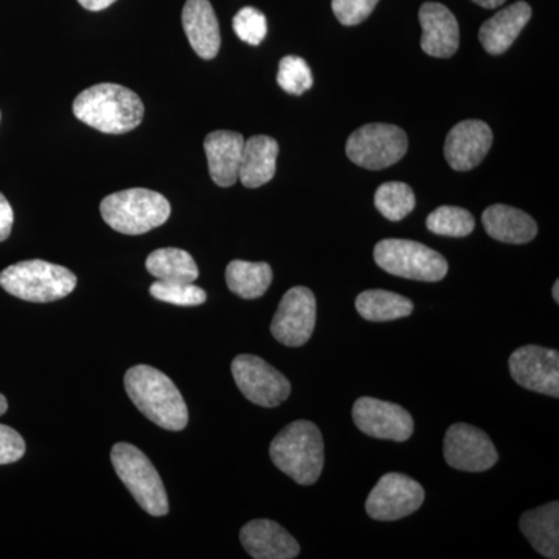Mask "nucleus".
Masks as SVG:
<instances>
[{
    "mask_svg": "<svg viewBox=\"0 0 559 559\" xmlns=\"http://www.w3.org/2000/svg\"><path fill=\"white\" fill-rule=\"evenodd\" d=\"M76 119L105 134H124L135 130L145 116L135 92L120 84L102 83L87 87L73 102Z\"/></svg>",
    "mask_w": 559,
    "mask_h": 559,
    "instance_id": "obj_1",
    "label": "nucleus"
},
{
    "mask_svg": "<svg viewBox=\"0 0 559 559\" xmlns=\"http://www.w3.org/2000/svg\"><path fill=\"white\" fill-rule=\"evenodd\" d=\"M124 389L135 407L165 430L186 429L189 409L175 382L150 366H135L124 374Z\"/></svg>",
    "mask_w": 559,
    "mask_h": 559,
    "instance_id": "obj_2",
    "label": "nucleus"
},
{
    "mask_svg": "<svg viewBox=\"0 0 559 559\" xmlns=\"http://www.w3.org/2000/svg\"><path fill=\"white\" fill-rule=\"evenodd\" d=\"M270 454L274 465L299 485L316 484L325 465L322 433L307 419L286 426L272 440Z\"/></svg>",
    "mask_w": 559,
    "mask_h": 559,
    "instance_id": "obj_3",
    "label": "nucleus"
},
{
    "mask_svg": "<svg viewBox=\"0 0 559 559\" xmlns=\"http://www.w3.org/2000/svg\"><path fill=\"white\" fill-rule=\"evenodd\" d=\"M100 212L110 229L124 235H143L167 223L171 205L157 191L130 189L106 197Z\"/></svg>",
    "mask_w": 559,
    "mask_h": 559,
    "instance_id": "obj_4",
    "label": "nucleus"
},
{
    "mask_svg": "<svg viewBox=\"0 0 559 559\" xmlns=\"http://www.w3.org/2000/svg\"><path fill=\"white\" fill-rule=\"evenodd\" d=\"M0 286L17 299L49 304L68 297L76 286V275L68 267L44 260L11 264L0 274Z\"/></svg>",
    "mask_w": 559,
    "mask_h": 559,
    "instance_id": "obj_5",
    "label": "nucleus"
},
{
    "mask_svg": "<svg viewBox=\"0 0 559 559\" xmlns=\"http://www.w3.org/2000/svg\"><path fill=\"white\" fill-rule=\"evenodd\" d=\"M114 469L135 502L151 516H165L170 511L168 496L159 473L139 448L130 443L114 444L110 451Z\"/></svg>",
    "mask_w": 559,
    "mask_h": 559,
    "instance_id": "obj_6",
    "label": "nucleus"
},
{
    "mask_svg": "<svg viewBox=\"0 0 559 559\" xmlns=\"http://www.w3.org/2000/svg\"><path fill=\"white\" fill-rule=\"evenodd\" d=\"M374 261L395 277L440 282L447 277L448 261L437 250L411 240H382L374 246Z\"/></svg>",
    "mask_w": 559,
    "mask_h": 559,
    "instance_id": "obj_7",
    "label": "nucleus"
},
{
    "mask_svg": "<svg viewBox=\"0 0 559 559\" xmlns=\"http://www.w3.org/2000/svg\"><path fill=\"white\" fill-rule=\"evenodd\" d=\"M406 132L395 124L371 123L359 128L347 140L348 159L367 170H382L407 153Z\"/></svg>",
    "mask_w": 559,
    "mask_h": 559,
    "instance_id": "obj_8",
    "label": "nucleus"
},
{
    "mask_svg": "<svg viewBox=\"0 0 559 559\" xmlns=\"http://www.w3.org/2000/svg\"><path fill=\"white\" fill-rule=\"evenodd\" d=\"M231 374L242 395L261 407H277L290 395L285 374L253 355H240L231 362Z\"/></svg>",
    "mask_w": 559,
    "mask_h": 559,
    "instance_id": "obj_9",
    "label": "nucleus"
},
{
    "mask_svg": "<svg viewBox=\"0 0 559 559\" xmlns=\"http://www.w3.org/2000/svg\"><path fill=\"white\" fill-rule=\"evenodd\" d=\"M425 488L404 474L389 473L371 489L367 514L374 521H399L411 516L425 502Z\"/></svg>",
    "mask_w": 559,
    "mask_h": 559,
    "instance_id": "obj_10",
    "label": "nucleus"
},
{
    "mask_svg": "<svg viewBox=\"0 0 559 559\" xmlns=\"http://www.w3.org/2000/svg\"><path fill=\"white\" fill-rule=\"evenodd\" d=\"M316 314L318 305L312 290L305 286L290 288L272 319V336L286 347H301L314 333Z\"/></svg>",
    "mask_w": 559,
    "mask_h": 559,
    "instance_id": "obj_11",
    "label": "nucleus"
},
{
    "mask_svg": "<svg viewBox=\"0 0 559 559\" xmlns=\"http://www.w3.org/2000/svg\"><path fill=\"white\" fill-rule=\"evenodd\" d=\"M444 460L451 468L466 473H484L498 462L499 454L491 439L481 429L457 423L444 436Z\"/></svg>",
    "mask_w": 559,
    "mask_h": 559,
    "instance_id": "obj_12",
    "label": "nucleus"
},
{
    "mask_svg": "<svg viewBox=\"0 0 559 559\" xmlns=\"http://www.w3.org/2000/svg\"><path fill=\"white\" fill-rule=\"evenodd\" d=\"M353 421L373 439L406 441L414 433V418L399 404L362 396L353 404Z\"/></svg>",
    "mask_w": 559,
    "mask_h": 559,
    "instance_id": "obj_13",
    "label": "nucleus"
},
{
    "mask_svg": "<svg viewBox=\"0 0 559 559\" xmlns=\"http://www.w3.org/2000/svg\"><path fill=\"white\" fill-rule=\"evenodd\" d=\"M510 373L521 388L543 395L559 396V355L557 349L525 345L510 356Z\"/></svg>",
    "mask_w": 559,
    "mask_h": 559,
    "instance_id": "obj_14",
    "label": "nucleus"
},
{
    "mask_svg": "<svg viewBox=\"0 0 559 559\" xmlns=\"http://www.w3.org/2000/svg\"><path fill=\"white\" fill-rule=\"evenodd\" d=\"M492 145V132L485 121L455 124L444 143V157L452 170L469 171L481 164Z\"/></svg>",
    "mask_w": 559,
    "mask_h": 559,
    "instance_id": "obj_15",
    "label": "nucleus"
},
{
    "mask_svg": "<svg viewBox=\"0 0 559 559\" xmlns=\"http://www.w3.org/2000/svg\"><path fill=\"white\" fill-rule=\"evenodd\" d=\"M421 49L429 57L451 58L460 46L459 22L448 7L439 2L423 3L419 9Z\"/></svg>",
    "mask_w": 559,
    "mask_h": 559,
    "instance_id": "obj_16",
    "label": "nucleus"
},
{
    "mask_svg": "<svg viewBox=\"0 0 559 559\" xmlns=\"http://www.w3.org/2000/svg\"><path fill=\"white\" fill-rule=\"evenodd\" d=\"M242 547L255 559H293L299 557L300 546L277 522L250 521L241 528Z\"/></svg>",
    "mask_w": 559,
    "mask_h": 559,
    "instance_id": "obj_17",
    "label": "nucleus"
},
{
    "mask_svg": "<svg viewBox=\"0 0 559 559\" xmlns=\"http://www.w3.org/2000/svg\"><path fill=\"white\" fill-rule=\"evenodd\" d=\"M245 138L240 132L213 131L204 140L205 156H207L210 178L216 186L231 187L240 175Z\"/></svg>",
    "mask_w": 559,
    "mask_h": 559,
    "instance_id": "obj_18",
    "label": "nucleus"
},
{
    "mask_svg": "<svg viewBox=\"0 0 559 559\" xmlns=\"http://www.w3.org/2000/svg\"><path fill=\"white\" fill-rule=\"evenodd\" d=\"M182 27L198 57L213 60L218 55L219 24L210 0H187L182 10Z\"/></svg>",
    "mask_w": 559,
    "mask_h": 559,
    "instance_id": "obj_19",
    "label": "nucleus"
},
{
    "mask_svg": "<svg viewBox=\"0 0 559 559\" xmlns=\"http://www.w3.org/2000/svg\"><path fill=\"white\" fill-rule=\"evenodd\" d=\"M530 20H532V7L527 2H516L507 7L481 25L479 32L481 46L491 55L506 53Z\"/></svg>",
    "mask_w": 559,
    "mask_h": 559,
    "instance_id": "obj_20",
    "label": "nucleus"
},
{
    "mask_svg": "<svg viewBox=\"0 0 559 559\" xmlns=\"http://www.w3.org/2000/svg\"><path fill=\"white\" fill-rule=\"evenodd\" d=\"M481 223L489 237L509 245H525L538 234L536 221L510 205H491L481 215Z\"/></svg>",
    "mask_w": 559,
    "mask_h": 559,
    "instance_id": "obj_21",
    "label": "nucleus"
},
{
    "mask_svg": "<svg viewBox=\"0 0 559 559\" xmlns=\"http://www.w3.org/2000/svg\"><path fill=\"white\" fill-rule=\"evenodd\" d=\"M278 143L270 135H253L242 148L240 175L242 186L259 189L271 182L277 170Z\"/></svg>",
    "mask_w": 559,
    "mask_h": 559,
    "instance_id": "obj_22",
    "label": "nucleus"
},
{
    "mask_svg": "<svg viewBox=\"0 0 559 559\" xmlns=\"http://www.w3.org/2000/svg\"><path fill=\"white\" fill-rule=\"evenodd\" d=\"M522 533L543 557L559 558V503L550 502L522 514Z\"/></svg>",
    "mask_w": 559,
    "mask_h": 559,
    "instance_id": "obj_23",
    "label": "nucleus"
},
{
    "mask_svg": "<svg viewBox=\"0 0 559 559\" xmlns=\"http://www.w3.org/2000/svg\"><path fill=\"white\" fill-rule=\"evenodd\" d=\"M356 310L360 318L369 322H390L407 318L414 312V301L390 290H364L356 299Z\"/></svg>",
    "mask_w": 559,
    "mask_h": 559,
    "instance_id": "obj_24",
    "label": "nucleus"
},
{
    "mask_svg": "<svg viewBox=\"0 0 559 559\" xmlns=\"http://www.w3.org/2000/svg\"><path fill=\"white\" fill-rule=\"evenodd\" d=\"M272 270L267 263L234 260L227 264L226 283L231 293L246 300L259 299L270 289Z\"/></svg>",
    "mask_w": 559,
    "mask_h": 559,
    "instance_id": "obj_25",
    "label": "nucleus"
},
{
    "mask_svg": "<svg viewBox=\"0 0 559 559\" xmlns=\"http://www.w3.org/2000/svg\"><path fill=\"white\" fill-rule=\"evenodd\" d=\"M145 264L150 274L162 282L193 283L200 275L193 257L178 248L154 250Z\"/></svg>",
    "mask_w": 559,
    "mask_h": 559,
    "instance_id": "obj_26",
    "label": "nucleus"
},
{
    "mask_svg": "<svg viewBox=\"0 0 559 559\" xmlns=\"http://www.w3.org/2000/svg\"><path fill=\"white\" fill-rule=\"evenodd\" d=\"M414 190L404 182H385L374 193V205L384 218L401 221L415 209Z\"/></svg>",
    "mask_w": 559,
    "mask_h": 559,
    "instance_id": "obj_27",
    "label": "nucleus"
},
{
    "mask_svg": "<svg viewBox=\"0 0 559 559\" xmlns=\"http://www.w3.org/2000/svg\"><path fill=\"white\" fill-rule=\"evenodd\" d=\"M426 226L432 234L441 237L463 238L473 234L476 221L468 210L441 205L430 213Z\"/></svg>",
    "mask_w": 559,
    "mask_h": 559,
    "instance_id": "obj_28",
    "label": "nucleus"
},
{
    "mask_svg": "<svg viewBox=\"0 0 559 559\" xmlns=\"http://www.w3.org/2000/svg\"><path fill=\"white\" fill-rule=\"evenodd\" d=\"M154 299L165 304L178 305V307H200L207 300V294L193 283L162 282L157 280L150 288Z\"/></svg>",
    "mask_w": 559,
    "mask_h": 559,
    "instance_id": "obj_29",
    "label": "nucleus"
},
{
    "mask_svg": "<svg viewBox=\"0 0 559 559\" xmlns=\"http://www.w3.org/2000/svg\"><path fill=\"white\" fill-rule=\"evenodd\" d=\"M277 83L288 94L301 95L311 90L314 79L310 66L304 58L289 55L280 61Z\"/></svg>",
    "mask_w": 559,
    "mask_h": 559,
    "instance_id": "obj_30",
    "label": "nucleus"
},
{
    "mask_svg": "<svg viewBox=\"0 0 559 559\" xmlns=\"http://www.w3.org/2000/svg\"><path fill=\"white\" fill-rule=\"evenodd\" d=\"M234 31L238 38L250 46H260L267 35L266 16L253 7H245L235 14Z\"/></svg>",
    "mask_w": 559,
    "mask_h": 559,
    "instance_id": "obj_31",
    "label": "nucleus"
},
{
    "mask_svg": "<svg viewBox=\"0 0 559 559\" xmlns=\"http://www.w3.org/2000/svg\"><path fill=\"white\" fill-rule=\"evenodd\" d=\"M378 3L380 0H333L331 7L342 25L353 27L366 21L377 9Z\"/></svg>",
    "mask_w": 559,
    "mask_h": 559,
    "instance_id": "obj_32",
    "label": "nucleus"
},
{
    "mask_svg": "<svg viewBox=\"0 0 559 559\" xmlns=\"http://www.w3.org/2000/svg\"><path fill=\"white\" fill-rule=\"evenodd\" d=\"M25 441L20 432L0 425V465L17 462L24 457Z\"/></svg>",
    "mask_w": 559,
    "mask_h": 559,
    "instance_id": "obj_33",
    "label": "nucleus"
},
{
    "mask_svg": "<svg viewBox=\"0 0 559 559\" xmlns=\"http://www.w3.org/2000/svg\"><path fill=\"white\" fill-rule=\"evenodd\" d=\"M13 223V207H11L9 200L0 193V242L9 240Z\"/></svg>",
    "mask_w": 559,
    "mask_h": 559,
    "instance_id": "obj_34",
    "label": "nucleus"
},
{
    "mask_svg": "<svg viewBox=\"0 0 559 559\" xmlns=\"http://www.w3.org/2000/svg\"><path fill=\"white\" fill-rule=\"evenodd\" d=\"M79 2L83 9L90 11H102L108 9V7L112 5V3H116L117 0H79Z\"/></svg>",
    "mask_w": 559,
    "mask_h": 559,
    "instance_id": "obj_35",
    "label": "nucleus"
},
{
    "mask_svg": "<svg viewBox=\"0 0 559 559\" xmlns=\"http://www.w3.org/2000/svg\"><path fill=\"white\" fill-rule=\"evenodd\" d=\"M477 5L484 7V9H498V7L502 5L506 0H473Z\"/></svg>",
    "mask_w": 559,
    "mask_h": 559,
    "instance_id": "obj_36",
    "label": "nucleus"
},
{
    "mask_svg": "<svg viewBox=\"0 0 559 559\" xmlns=\"http://www.w3.org/2000/svg\"><path fill=\"white\" fill-rule=\"evenodd\" d=\"M7 409H9V403H7L5 396L0 395V415L5 414Z\"/></svg>",
    "mask_w": 559,
    "mask_h": 559,
    "instance_id": "obj_37",
    "label": "nucleus"
},
{
    "mask_svg": "<svg viewBox=\"0 0 559 559\" xmlns=\"http://www.w3.org/2000/svg\"><path fill=\"white\" fill-rule=\"evenodd\" d=\"M551 294H554V299L555 301H559V282L557 280V282H555V285H554V290H551Z\"/></svg>",
    "mask_w": 559,
    "mask_h": 559,
    "instance_id": "obj_38",
    "label": "nucleus"
}]
</instances>
